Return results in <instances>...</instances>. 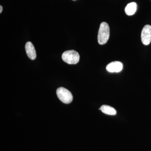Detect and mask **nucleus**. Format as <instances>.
<instances>
[{"label":"nucleus","mask_w":151,"mask_h":151,"mask_svg":"<svg viewBox=\"0 0 151 151\" xmlns=\"http://www.w3.org/2000/svg\"><path fill=\"white\" fill-rule=\"evenodd\" d=\"M110 37V27L109 25L105 22H102L100 25L98 31V43L100 45H104L107 43Z\"/></svg>","instance_id":"nucleus-1"},{"label":"nucleus","mask_w":151,"mask_h":151,"mask_svg":"<svg viewBox=\"0 0 151 151\" xmlns=\"http://www.w3.org/2000/svg\"><path fill=\"white\" fill-rule=\"evenodd\" d=\"M62 58L63 60L68 64H76L79 62L80 55L75 50H67L63 52Z\"/></svg>","instance_id":"nucleus-2"},{"label":"nucleus","mask_w":151,"mask_h":151,"mask_svg":"<svg viewBox=\"0 0 151 151\" xmlns=\"http://www.w3.org/2000/svg\"><path fill=\"white\" fill-rule=\"evenodd\" d=\"M56 94L58 99L65 104H69L73 101V95L71 92L64 87L58 88Z\"/></svg>","instance_id":"nucleus-3"},{"label":"nucleus","mask_w":151,"mask_h":151,"mask_svg":"<svg viewBox=\"0 0 151 151\" xmlns=\"http://www.w3.org/2000/svg\"><path fill=\"white\" fill-rule=\"evenodd\" d=\"M141 40L143 44L148 45L151 42V26L146 25L141 33Z\"/></svg>","instance_id":"nucleus-4"},{"label":"nucleus","mask_w":151,"mask_h":151,"mask_svg":"<svg viewBox=\"0 0 151 151\" xmlns=\"http://www.w3.org/2000/svg\"><path fill=\"white\" fill-rule=\"evenodd\" d=\"M106 68L107 71L111 73H119L123 69V63L120 61H113L109 63Z\"/></svg>","instance_id":"nucleus-5"},{"label":"nucleus","mask_w":151,"mask_h":151,"mask_svg":"<svg viewBox=\"0 0 151 151\" xmlns=\"http://www.w3.org/2000/svg\"><path fill=\"white\" fill-rule=\"evenodd\" d=\"M26 52L28 57L31 60H35L36 58V52L35 47L33 44L30 42H28L26 43Z\"/></svg>","instance_id":"nucleus-6"},{"label":"nucleus","mask_w":151,"mask_h":151,"mask_svg":"<svg viewBox=\"0 0 151 151\" xmlns=\"http://www.w3.org/2000/svg\"><path fill=\"white\" fill-rule=\"evenodd\" d=\"M137 9V4L135 2H132L127 5L125 8V11L127 15L132 16L135 13Z\"/></svg>","instance_id":"nucleus-7"},{"label":"nucleus","mask_w":151,"mask_h":151,"mask_svg":"<svg viewBox=\"0 0 151 151\" xmlns=\"http://www.w3.org/2000/svg\"><path fill=\"white\" fill-rule=\"evenodd\" d=\"M99 109L101 110L103 113L107 115L113 116V115H116L117 113V111L116 109L109 105H102Z\"/></svg>","instance_id":"nucleus-8"},{"label":"nucleus","mask_w":151,"mask_h":151,"mask_svg":"<svg viewBox=\"0 0 151 151\" xmlns=\"http://www.w3.org/2000/svg\"><path fill=\"white\" fill-rule=\"evenodd\" d=\"M3 11V7L1 6H0V13L2 12Z\"/></svg>","instance_id":"nucleus-9"},{"label":"nucleus","mask_w":151,"mask_h":151,"mask_svg":"<svg viewBox=\"0 0 151 151\" xmlns=\"http://www.w3.org/2000/svg\"><path fill=\"white\" fill-rule=\"evenodd\" d=\"M73 1H75V0H73Z\"/></svg>","instance_id":"nucleus-10"}]
</instances>
